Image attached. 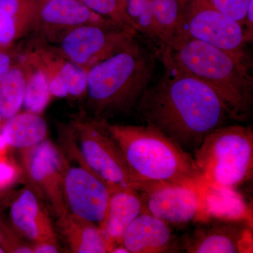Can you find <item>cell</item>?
I'll return each instance as SVG.
<instances>
[{
  "mask_svg": "<svg viewBox=\"0 0 253 253\" xmlns=\"http://www.w3.org/2000/svg\"><path fill=\"white\" fill-rule=\"evenodd\" d=\"M2 117H1V114H0V124H1V121H2Z\"/></svg>",
  "mask_w": 253,
  "mask_h": 253,
  "instance_id": "35",
  "label": "cell"
},
{
  "mask_svg": "<svg viewBox=\"0 0 253 253\" xmlns=\"http://www.w3.org/2000/svg\"><path fill=\"white\" fill-rule=\"evenodd\" d=\"M8 144L6 143L4 135L2 133L0 134V155L6 154V149L8 148Z\"/></svg>",
  "mask_w": 253,
  "mask_h": 253,
  "instance_id": "33",
  "label": "cell"
},
{
  "mask_svg": "<svg viewBox=\"0 0 253 253\" xmlns=\"http://www.w3.org/2000/svg\"><path fill=\"white\" fill-rule=\"evenodd\" d=\"M217 11L232 18L244 27L251 0H201Z\"/></svg>",
  "mask_w": 253,
  "mask_h": 253,
  "instance_id": "27",
  "label": "cell"
},
{
  "mask_svg": "<svg viewBox=\"0 0 253 253\" xmlns=\"http://www.w3.org/2000/svg\"><path fill=\"white\" fill-rule=\"evenodd\" d=\"M26 81L24 73L18 68L9 70L0 84V114L9 119L17 114L23 104Z\"/></svg>",
  "mask_w": 253,
  "mask_h": 253,
  "instance_id": "21",
  "label": "cell"
},
{
  "mask_svg": "<svg viewBox=\"0 0 253 253\" xmlns=\"http://www.w3.org/2000/svg\"><path fill=\"white\" fill-rule=\"evenodd\" d=\"M145 211L170 225L206 220L203 191L172 182H150L141 191Z\"/></svg>",
  "mask_w": 253,
  "mask_h": 253,
  "instance_id": "9",
  "label": "cell"
},
{
  "mask_svg": "<svg viewBox=\"0 0 253 253\" xmlns=\"http://www.w3.org/2000/svg\"><path fill=\"white\" fill-rule=\"evenodd\" d=\"M165 51L186 72L204 82L217 93L225 105L230 119L249 120L253 103V79L246 56L195 39L186 40L177 49Z\"/></svg>",
  "mask_w": 253,
  "mask_h": 253,
  "instance_id": "4",
  "label": "cell"
},
{
  "mask_svg": "<svg viewBox=\"0 0 253 253\" xmlns=\"http://www.w3.org/2000/svg\"><path fill=\"white\" fill-rule=\"evenodd\" d=\"M126 11L138 31L142 32L150 38L158 39L151 10V0H126Z\"/></svg>",
  "mask_w": 253,
  "mask_h": 253,
  "instance_id": "25",
  "label": "cell"
},
{
  "mask_svg": "<svg viewBox=\"0 0 253 253\" xmlns=\"http://www.w3.org/2000/svg\"><path fill=\"white\" fill-rule=\"evenodd\" d=\"M33 253H61L58 243L41 242L31 244Z\"/></svg>",
  "mask_w": 253,
  "mask_h": 253,
  "instance_id": "31",
  "label": "cell"
},
{
  "mask_svg": "<svg viewBox=\"0 0 253 253\" xmlns=\"http://www.w3.org/2000/svg\"><path fill=\"white\" fill-rule=\"evenodd\" d=\"M20 153L21 169L28 185L42 201L46 200L57 219L67 214L63 195V177L69 163L66 156L47 139Z\"/></svg>",
  "mask_w": 253,
  "mask_h": 253,
  "instance_id": "7",
  "label": "cell"
},
{
  "mask_svg": "<svg viewBox=\"0 0 253 253\" xmlns=\"http://www.w3.org/2000/svg\"><path fill=\"white\" fill-rule=\"evenodd\" d=\"M151 10L158 39L177 49L186 41L179 0H151Z\"/></svg>",
  "mask_w": 253,
  "mask_h": 253,
  "instance_id": "20",
  "label": "cell"
},
{
  "mask_svg": "<svg viewBox=\"0 0 253 253\" xmlns=\"http://www.w3.org/2000/svg\"><path fill=\"white\" fill-rule=\"evenodd\" d=\"M137 32L127 28L85 24L73 28L63 38L61 49L75 64H95L134 42Z\"/></svg>",
  "mask_w": 253,
  "mask_h": 253,
  "instance_id": "12",
  "label": "cell"
},
{
  "mask_svg": "<svg viewBox=\"0 0 253 253\" xmlns=\"http://www.w3.org/2000/svg\"><path fill=\"white\" fill-rule=\"evenodd\" d=\"M195 162L208 184L236 188L252 179L253 131L251 126H221L194 152Z\"/></svg>",
  "mask_w": 253,
  "mask_h": 253,
  "instance_id": "5",
  "label": "cell"
},
{
  "mask_svg": "<svg viewBox=\"0 0 253 253\" xmlns=\"http://www.w3.org/2000/svg\"><path fill=\"white\" fill-rule=\"evenodd\" d=\"M74 134L75 141L68 136L65 143L68 154L78 164L89 168L116 189L140 190L141 185L131 174L122 151L98 123H76Z\"/></svg>",
  "mask_w": 253,
  "mask_h": 253,
  "instance_id": "6",
  "label": "cell"
},
{
  "mask_svg": "<svg viewBox=\"0 0 253 253\" xmlns=\"http://www.w3.org/2000/svg\"><path fill=\"white\" fill-rule=\"evenodd\" d=\"M195 224L194 229L179 239L183 252L253 253V224L251 223L210 219Z\"/></svg>",
  "mask_w": 253,
  "mask_h": 253,
  "instance_id": "10",
  "label": "cell"
},
{
  "mask_svg": "<svg viewBox=\"0 0 253 253\" xmlns=\"http://www.w3.org/2000/svg\"><path fill=\"white\" fill-rule=\"evenodd\" d=\"M41 16L47 24L58 27L76 28L85 24L119 26L93 12L81 0H44L42 4Z\"/></svg>",
  "mask_w": 253,
  "mask_h": 253,
  "instance_id": "18",
  "label": "cell"
},
{
  "mask_svg": "<svg viewBox=\"0 0 253 253\" xmlns=\"http://www.w3.org/2000/svg\"><path fill=\"white\" fill-rule=\"evenodd\" d=\"M11 61L7 55L0 53V84L6 77L10 70Z\"/></svg>",
  "mask_w": 253,
  "mask_h": 253,
  "instance_id": "32",
  "label": "cell"
},
{
  "mask_svg": "<svg viewBox=\"0 0 253 253\" xmlns=\"http://www.w3.org/2000/svg\"><path fill=\"white\" fill-rule=\"evenodd\" d=\"M57 230L71 252L106 253L116 245L105 234L101 226L84 220L71 213L58 218Z\"/></svg>",
  "mask_w": 253,
  "mask_h": 253,
  "instance_id": "16",
  "label": "cell"
},
{
  "mask_svg": "<svg viewBox=\"0 0 253 253\" xmlns=\"http://www.w3.org/2000/svg\"><path fill=\"white\" fill-rule=\"evenodd\" d=\"M67 88L68 94L80 96L87 89V72L73 63H65L59 71Z\"/></svg>",
  "mask_w": 253,
  "mask_h": 253,
  "instance_id": "26",
  "label": "cell"
},
{
  "mask_svg": "<svg viewBox=\"0 0 253 253\" xmlns=\"http://www.w3.org/2000/svg\"><path fill=\"white\" fill-rule=\"evenodd\" d=\"M129 253L181 252L170 226L150 213H141L123 234L121 244Z\"/></svg>",
  "mask_w": 253,
  "mask_h": 253,
  "instance_id": "14",
  "label": "cell"
},
{
  "mask_svg": "<svg viewBox=\"0 0 253 253\" xmlns=\"http://www.w3.org/2000/svg\"><path fill=\"white\" fill-rule=\"evenodd\" d=\"M48 126L40 114L28 112L16 114L4 125L2 134L8 146L19 151L31 149L45 140Z\"/></svg>",
  "mask_w": 253,
  "mask_h": 253,
  "instance_id": "19",
  "label": "cell"
},
{
  "mask_svg": "<svg viewBox=\"0 0 253 253\" xmlns=\"http://www.w3.org/2000/svg\"><path fill=\"white\" fill-rule=\"evenodd\" d=\"M186 39L204 42L231 54L246 56L244 29L232 18L201 0H179Z\"/></svg>",
  "mask_w": 253,
  "mask_h": 253,
  "instance_id": "8",
  "label": "cell"
},
{
  "mask_svg": "<svg viewBox=\"0 0 253 253\" xmlns=\"http://www.w3.org/2000/svg\"><path fill=\"white\" fill-rule=\"evenodd\" d=\"M162 77L141 96L136 111L184 151L195 152L206 136L230 119L225 105L211 86L186 72L163 53Z\"/></svg>",
  "mask_w": 253,
  "mask_h": 253,
  "instance_id": "1",
  "label": "cell"
},
{
  "mask_svg": "<svg viewBox=\"0 0 253 253\" xmlns=\"http://www.w3.org/2000/svg\"><path fill=\"white\" fill-rule=\"evenodd\" d=\"M89 168L68 163L63 177V195L68 212L100 226L115 190Z\"/></svg>",
  "mask_w": 253,
  "mask_h": 253,
  "instance_id": "11",
  "label": "cell"
},
{
  "mask_svg": "<svg viewBox=\"0 0 253 253\" xmlns=\"http://www.w3.org/2000/svg\"><path fill=\"white\" fill-rule=\"evenodd\" d=\"M22 236L0 220V246L4 251L14 253H33L31 245L22 239Z\"/></svg>",
  "mask_w": 253,
  "mask_h": 253,
  "instance_id": "28",
  "label": "cell"
},
{
  "mask_svg": "<svg viewBox=\"0 0 253 253\" xmlns=\"http://www.w3.org/2000/svg\"><path fill=\"white\" fill-rule=\"evenodd\" d=\"M23 0H0V45L9 44L17 35V19Z\"/></svg>",
  "mask_w": 253,
  "mask_h": 253,
  "instance_id": "24",
  "label": "cell"
},
{
  "mask_svg": "<svg viewBox=\"0 0 253 253\" xmlns=\"http://www.w3.org/2000/svg\"><path fill=\"white\" fill-rule=\"evenodd\" d=\"M49 82L45 73L38 71L26 82L23 104L28 112L41 114L50 98Z\"/></svg>",
  "mask_w": 253,
  "mask_h": 253,
  "instance_id": "22",
  "label": "cell"
},
{
  "mask_svg": "<svg viewBox=\"0 0 253 253\" xmlns=\"http://www.w3.org/2000/svg\"><path fill=\"white\" fill-rule=\"evenodd\" d=\"M156 52L131 43L87 71L91 109L99 117L135 110L151 85L156 68Z\"/></svg>",
  "mask_w": 253,
  "mask_h": 253,
  "instance_id": "3",
  "label": "cell"
},
{
  "mask_svg": "<svg viewBox=\"0 0 253 253\" xmlns=\"http://www.w3.org/2000/svg\"><path fill=\"white\" fill-rule=\"evenodd\" d=\"M4 253V250H3L2 248L0 246V253Z\"/></svg>",
  "mask_w": 253,
  "mask_h": 253,
  "instance_id": "34",
  "label": "cell"
},
{
  "mask_svg": "<svg viewBox=\"0 0 253 253\" xmlns=\"http://www.w3.org/2000/svg\"><path fill=\"white\" fill-rule=\"evenodd\" d=\"M49 86L50 94L56 97L65 98L68 95L66 84L59 72L49 82Z\"/></svg>",
  "mask_w": 253,
  "mask_h": 253,
  "instance_id": "30",
  "label": "cell"
},
{
  "mask_svg": "<svg viewBox=\"0 0 253 253\" xmlns=\"http://www.w3.org/2000/svg\"><path fill=\"white\" fill-rule=\"evenodd\" d=\"M21 167L16 166L4 154L0 155V190L8 189L19 179Z\"/></svg>",
  "mask_w": 253,
  "mask_h": 253,
  "instance_id": "29",
  "label": "cell"
},
{
  "mask_svg": "<svg viewBox=\"0 0 253 253\" xmlns=\"http://www.w3.org/2000/svg\"><path fill=\"white\" fill-rule=\"evenodd\" d=\"M10 218L15 230L32 244L58 243L49 212L31 186L23 188L10 207Z\"/></svg>",
  "mask_w": 253,
  "mask_h": 253,
  "instance_id": "13",
  "label": "cell"
},
{
  "mask_svg": "<svg viewBox=\"0 0 253 253\" xmlns=\"http://www.w3.org/2000/svg\"><path fill=\"white\" fill-rule=\"evenodd\" d=\"M88 9L119 26L137 32L126 11V0H81Z\"/></svg>",
  "mask_w": 253,
  "mask_h": 253,
  "instance_id": "23",
  "label": "cell"
},
{
  "mask_svg": "<svg viewBox=\"0 0 253 253\" xmlns=\"http://www.w3.org/2000/svg\"><path fill=\"white\" fill-rule=\"evenodd\" d=\"M98 124L122 151L140 190L149 182L177 183L201 191L207 186L194 158L156 128Z\"/></svg>",
  "mask_w": 253,
  "mask_h": 253,
  "instance_id": "2",
  "label": "cell"
},
{
  "mask_svg": "<svg viewBox=\"0 0 253 253\" xmlns=\"http://www.w3.org/2000/svg\"><path fill=\"white\" fill-rule=\"evenodd\" d=\"M145 211L144 201L138 190L131 187L115 190L100 226L113 244H120L127 228Z\"/></svg>",
  "mask_w": 253,
  "mask_h": 253,
  "instance_id": "15",
  "label": "cell"
},
{
  "mask_svg": "<svg viewBox=\"0 0 253 253\" xmlns=\"http://www.w3.org/2000/svg\"><path fill=\"white\" fill-rule=\"evenodd\" d=\"M202 199L206 220L244 221L253 224L252 208L236 188L207 184Z\"/></svg>",
  "mask_w": 253,
  "mask_h": 253,
  "instance_id": "17",
  "label": "cell"
}]
</instances>
